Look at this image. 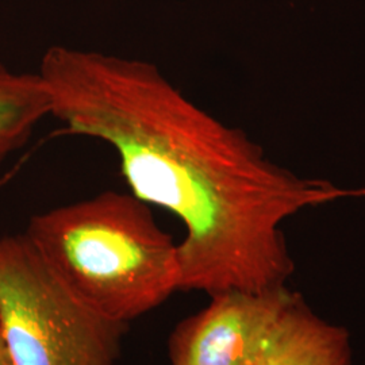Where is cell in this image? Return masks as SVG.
<instances>
[{"label": "cell", "mask_w": 365, "mask_h": 365, "mask_svg": "<svg viewBox=\"0 0 365 365\" xmlns=\"http://www.w3.org/2000/svg\"><path fill=\"white\" fill-rule=\"evenodd\" d=\"M64 130L108 145L130 194L182 222L179 291L215 295L286 286L295 271L282 223L365 187L300 178L195 105L158 66L51 46L38 68Z\"/></svg>", "instance_id": "1"}, {"label": "cell", "mask_w": 365, "mask_h": 365, "mask_svg": "<svg viewBox=\"0 0 365 365\" xmlns=\"http://www.w3.org/2000/svg\"><path fill=\"white\" fill-rule=\"evenodd\" d=\"M25 235L60 282L107 319L129 325L179 291L178 244L130 192L39 212Z\"/></svg>", "instance_id": "2"}, {"label": "cell", "mask_w": 365, "mask_h": 365, "mask_svg": "<svg viewBox=\"0 0 365 365\" xmlns=\"http://www.w3.org/2000/svg\"><path fill=\"white\" fill-rule=\"evenodd\" d=\"M128 325L78 300L25 233L0 238V336L16 365H117Z\"/></svg>", "instance_id": "3"}, {"label": "cell", "mask_w": 365, "mask_h": 365, "mask_svg": "<svg viewBox=\"0 0 365 365\" xmlns=\"http://www.w3.org/2000/svg\"><path fill=\"white\" fill-rule=\"evenodd\" d=\"M298 297L287 286L211 295L207 307L172 330L170 365H255L274 324Z\"/></svg>", "instance_id": "4"}, {"label": "cell", "mask_w": 365, "mask_h": 365, "mask_svg": "<svg viewBox=\"0 0 365 365\" xmlns=\"http://www.w3.org/2000/svg\"><path fill=\"white\" fill-rule=\"evenodd\" d=\"M255 365H354L349 331L294 300L280 315Z\"/></svg>", "instance_id": "5"}, {"label": "cell", "mask_w": 365, "mask_h": 365, "mask_svg": "<svg viewBox=\"0 0 365 365\" xmlns=\"http://www.w3.org/2000/svg\"><path fill=\"white\" fill-rule=\"evenodd\" d=\"M46 117H52L51 95L38 72H16L0 63V165Z\"/></svg>", "instance_id": "6"}, {"label": "cell", "mask_w": 365, "mask_h": 365, "mask_svg": "<svg viewBox=\"0 0 365 365\" xmlns=\"http://www.w3.org/2000/svg\"><path fill=\"white\" fill-rule=\"evenodd\" d=\"M0 365H16L10 354V351L4 342V339L0 336Z\"/></svg>", "instance_id": "7"}]
</instances>
